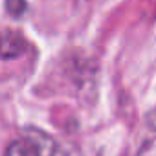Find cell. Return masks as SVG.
<instances>
[{
	"instance_id": "5",
	"label": "cell",
	"mask_w": 156,
	"mask_h": 156,
	"mask_svg": "<svg viewBox=\"0 0 156 156\" xmlns=\"http://www.w3.org/2000/svg\"><path fill=\"white\" fill-rule=\"evenodd\" d=\"M145 123H147V129L151 130V134L156 136V107L151 108V110L147 112V116H145Z\"/></svg>"
},
{
	"instance_id": "2",
	"label": "cell",
	"mask_w": 156,
	"mask_h": 156,
	"mask_svg": "<svg viewBox=\"0 0 156 156\" xmlns=\"http://www.w3.org/2000/svg\"><path fill=\"white\" fill-rule=\"evenodd\" d=\"M26 50H28V42L20 31L9 30V28L2 31V59L4 61L17 59L22 53H26Z\"/></svg>"
},
{
	"instance_id": "4",
	"label": "cell",
	"mask_w": 156,
	"mask_h": 156,
	"mask_svg": "<svg viewBox=\"0 0 156 156\" xmlns=\"http://www.w3.org/2000/svg\"><path fill=\"white\" fill-rule=\"evenodd\" d=\"M4 8L8 15H11L13 19H20L28 11V2L26 0H6Z\"/></svg>"
},
{
	"instance_id": "1",
	"label": "cell",
	"mask_w": 156,
	"mask_h": 156,
	"mask_svg": "<svg viewBox=\"0 0 156 156\" xmlns=\"http://www.w3.org/2000/svg\"><path fill=\"white\" fill-rule=\"evenodd\" d=\"M35 149L39 156H66V152L61 149V145L44 130L37 127H24V136Z\"/></svg>"
},
{
	"instance_id": "3",
	"label": "cell",
	"mask_w": 156,
	"mask_h": 156,
	"mask_svg": "<svg viewBox=\"0 0 156 156\" xmlns=\"http://www.w3.org/2000/svg\"><path fill=\"white\" fill-rule=\"evenodd\" d=\"M4 156H39L33 149V145L26 140V138H20V140H15L8 145Z\"/></svg>"
}]
</instances>
